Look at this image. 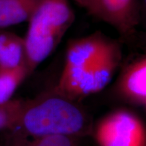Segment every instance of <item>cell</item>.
<instances>
[{"mask_svg":"<svg viewBox=\"0 0 146 146\" xmlns=\"http://www.w3.org/2000/svg\"><path fill=\"white\" fill-rule=\"evenodd\" d=\"M121 56L117 42L100 32L72 40L55 93L75 100L99 92L111 81Z\"/></svg>","mask_w":146,"mask_h":146,"instance_id":"1","label":"cell"},{"mask_svg":"<svg viewBox=\"0 0 146 146\" xmlns=\"http://www.w3.org/2000/svg\"><path fill=\"white\" fill-rule=\"evenodd\" d=\"M24 130L32 137L66 135L80 137L92 131L91 119L73 100L54 93L32 104L21 117Z\"/></svg>","mask_w":146,"mask_h":146,"instance_id":"2","label":"cell"},{"mask_svg":"<svg viewBox=\"0 0 146 146\" xmlns=\"http://www.w3.org/2000/svg\"><path fill=\"white\" fill-rule=\"evenodd\" d=\"M74 21V12L68 0L40 1L29 20L24 39L25 61L29 71L56 50Z\"/></svg>","mask_w":146,"mask_h":146,"instance_id":"3","label":"cell"},{"mask_svg":"<svg viewBox=\"0 0 146 146\" xmlns=\"http://www.w3.org/2000/svg\"><path fill=\"white\" fill-rule=\"evenodd\" d=\"M96 137L100 146H145L143 124L127 111H118L102 120Z\"/></svg>","mask_w":146,"mask_h":146,"instance_id":"4","label":"cell"},{"mask_svg":"<svg viewBox=\"0 0 146 146\" xmlns=\"http://www.w3.org/2000/svg\"><path fill=\"white\" fill-rule=\"evenodd\" d=\"M91 15L108 24L124 36L132 35L139 23L136 0H74Z\"/></svg>","mask_w":146,"mask_h":146,"instance_id":"5","label":"cell"},{"mask_svg":"<svg viewBox=\"0 0 146 146\" xmlns=\"http://www.w3.org/2000/svg\"><path fill=\"white\" fill-rule=\"evenodd\" d=\"M122 96L137 104H146V58L136 60L124 70L118 84Z\"/></svg>","mask_w":146,"mask_h":146,"instance_id":"6","label":"cell"},{"mask_svg":"<svg viewBox=\"0 0 146 146\" xmlns=\"http://www.w3.org/2000/svg\"><path fill=\"white\" fill-rule=\"evenodd\" d=\"M41 0H0V30L29 21Z\"/></svg>","mask_w":146,"mask_h":146,"instance_id":"7","label":"cell"},{"mask_svg":"<svg viewBox=\"0 0 146 146\" xmlns=\"http://www.w3.org/2000/svg\"><path fill=\"white\" fill-rule=\"evenodd\" d=\"M24 39L0 30V68H14L24 62Z\"/></svg>","mask_w":146,"mask_h":146,"instance_id":"8","label":"cell"},{"mask_svg":"<svg viewBox=\"0 0 146 146\" xmlns=\"http://www.w3.org/2000/svg\"><path fill=\"white\" fill-rule=\"evenodd\" d=\"M27 71L24 62L14 68H0V105L8 101Z\"/></svg>","mask_w":146,"mask_h":146,"instance_id":"9","label":"cell"},{"mask_svg":"<svg viewBox=\"0 0 146 146\" xmlns=\"http://www.w3.org/2000/svg\"><path fill=\"white\" fill-rule=\"evenodd\" d=\"M21 146H79L78 137L66 135H48L33 137Z\"/></svg>","mask_w":146,"mask_h":146,"instance_id":"10","label":"cell"},{"mask_svg":"<svg viewBox=\"0 0 146 146\" xmlns=\"http://www.w3.org/2000/svg\"><path fill=\"white\" fill-rule=\"evenodd\" d=\"M8 114V112H5L3 109H0V129L8 123L10 120V115Z\"/></svg>","mask_w":146,"mask_h":146,"instance_id":"11","label":"cell"}]
</instances>
